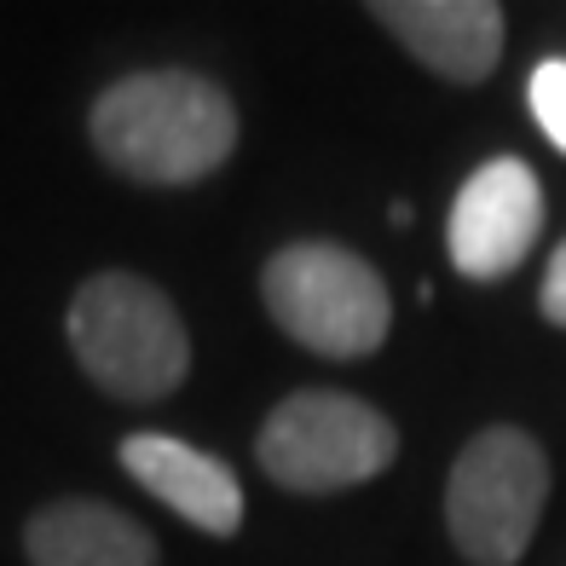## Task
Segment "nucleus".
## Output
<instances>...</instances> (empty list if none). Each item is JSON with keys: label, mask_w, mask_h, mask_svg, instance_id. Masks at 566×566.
Listing matches in <instances>:
<instances>
[{"label": "nucleus", "mask_w": 566, "mask_h": 566, "mask_svg": "<svg viewBox=\"0 0 566 566\" xmlns=\"http://www.w3.org/2000/svg\"><path fill=\"white\" fill-rule=\"evenodd\" d=\"M87 139L111 174L139 186H197L238 150V105L209 75L139 70L87 111Z\"/></svg>", "instance_id": "f257e3e1"}, {"label": "nucleus", "mask_w": 566, "mask_h": 566, "mask_svg": "<svg viewBox=\"0 0 566 566\" xmlns=\"http://www.w3.org/2000/svg\"><path fill=\"white\" fill-rule=\"evenodd\" d=\"M64 336L93 388L127 405L168 399L191 370L186 318L139 272H93L70 295Z\"/></svg>", "instance_id": "f03ea898"}, {"label": "nucleus", "mask_w": 566, "mask_h": 566, "mask_svg": "<svg viewBox=\"0 0 566 566\" xmlns=\"http://www.w3.org/2000/svg\"><path fill=\"white\" fill-rule=\"evenodd\" d=\"M261 295L283 336L324 358H370L394 329L381 272L342 243H283L261 272Z\"/></svg>", "instance_id": "7ed1b4c3"}, {"label": "nucleus", "mask_w": 566, "mask_h": 566, "mask_svg": "<svg viewBox=\"0 0 566 566\" xmlns=\"http://www.w3.org/2000/svg\"><path fill=\"white\" fill-rule=\"evenodd\" d=\"M254 457L283 492L324 497L388 474L399 457V433L376 405L342 388H301L261 422Z\"/></svg>", "instance_id": "20e7f679"}, {"label": "nucleus", "mask_w": 566, "mask_h": 566, "mask_svg": "<svg viewBox=\"0 0 566 566\" xmlns=\"http://www.w3.org/2000/svg\"><path fill=\"white\" fill-rule=\"evenodd\" d=\"M549 503V457L526 428H480L446 474V532L474 566H514Z\"/></svg>", "instance_id": "39448f33"}, {"label": "nucleus", "mask_w": 566, "mask_h": 566, "mask_svg": "<svg viewBox=\"0 0 566 566\" xmlns=\"http://www.w3.org/2000/svg\"><path fill=\"white\" fill-rule=\"evenodd\" d=\"M544 186L521 157H492L480 163L451 202L446 220V249L451 266L474 283H497L532 254L544 238Z\"/></svg>", "instance_id": "423d86ee"}, {"label": "nucleus", "mask_w": 566, "mask_h": 566, "mask_svg": "<svg viewBox=\"0 0 566 566\" xmlns=\"http://www.w3.org/2000/svg\"><path fill=\"white\" fill-rule=\"evenodd\" d=\"M370 18L388 30L422 70L440 82L474 87L503 59V7L497 0H376Z\"/></svg>", "instance_id": "0eeeda50"}, {"label": "nucleus", "mask_w": 566, "mask_h": 566, "mask_svg": "<svg viewBox=\"0 0 566 566\" xmlns=\"http://www.w3.org/2000/svg\"><path fill=\"white\" fill-rule=\"evenodd\" d=\"M122 474L145 485L163 509H174L186 526L209 532V537H231L243 526V485L231 474V462L197 451L174 433H127L116 446Z\"/></svg>", "instance_id": "6e6552de"}, {"label": "nucleus", "mask_w": 566, "mask_h": 566, "mask_svg": "<svg viewBox=\"0 0 566 566\" xmlns=\"http://www.w3.org/2000/svg\"><path fill=\"white\" fill-rule=\"evenodd\" d=\"M30 566H157V537L98 497H59L23 521Z\"/></svg>", "instance_id": "1a4fd4ad"}, {"label": "nucleus", "mask_w": 566, "mask_h": 566, "mask_svg": "<svg viewBox=\"0 0 566 566\" xmlns=\"http://www.w3.org/2000/svg\"><path fill=\"white\" fill-rule=\"evenodd\" d=\"M526 105H532L537 134H544L560 157H566V59H537V64H532Z\"/></svg>", "instance_id": "9d476101"}, {"label": "nucleus", "mask_w": 566, "mask_h": 566, "mask_svg": "<svg viewBox=\"0 0 566 566\" xmlns=\"http://www.w3.org/2000/svg\"><path fill=\"white\" fill-rule=\"evenodd\" d=\"M537 313L549 324L566 329V243L549 254V272H544V290H537Z\"/></svg>", "instance_id": "9b49d317"}, {"label": "nucleus", "mask_w": 566, "mask_h": 566, "mask_svg": "<svg viewBox=\"0 0 566 566\" xmlns=\"http://www.w3.org/2000/svg\"><path fill=\"white\" fill-rule=\"evenodd\" d=\"M388 220L394 226H410V202H388Z\"/></svg>", "instance_id": "f8f14e48"}]
</instances>
